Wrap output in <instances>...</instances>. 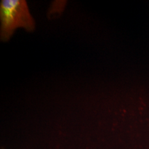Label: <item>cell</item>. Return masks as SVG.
I'll return each mask as SVG.
<instances>
[{
	"label": "cell",
	"mask_w": 149,
	"mask_h": 149,
	"mask_svg": "<svg viewBox=\"0 0 149 149\" xmlns=\"http://www.w3.org/2000/svg\"><path fill=\"white\" fill-rule=\"evenodd\" d=\"M0 38L8 40L16 29L33 31L36 23L25 0H2L0 3Z\"/></svg>",
	"instance_id": "obj_1"
}]
</instances>
